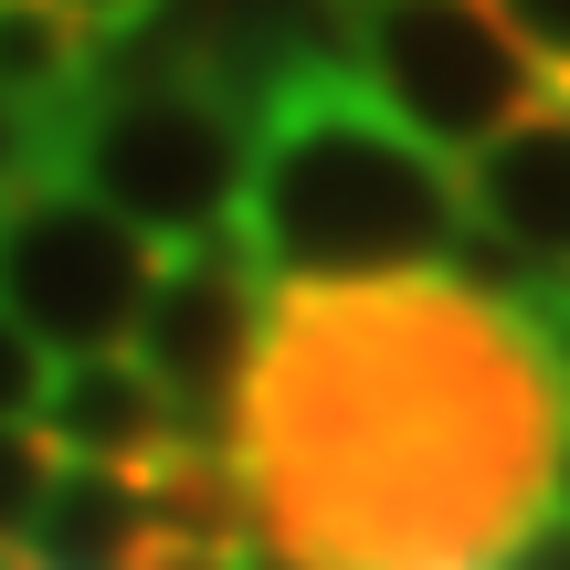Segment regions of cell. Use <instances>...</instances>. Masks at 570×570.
<instances>
[{"instance_id": "6da1fadb", "label": "cell", "mask_w": 570, "mask_h": 570, "mask_svg": "<svg viewBox=\"0 0 570 570\" xmlns=\"http://www.w3.org/2000/svg\"><path fill=\"white\" fill-rule=\"evenodd\" d=\"M570 348L465 275L275 285L233 465L275 570H508L560 508Z\"/></svg>"}, {"instance_id": "7a4b0ae2", "label": "cell", "mask_w": 570, "mask_h": 570, "mask_svg": "<svg viewBox=\"0 0 570 570\" xmlns=\"http://www.w3.org/2000/svg\"><path fill=\"white\" fill-rule=\"evenodd\" d=\"M465 244V169L423 148L360 75H317L254 117L244 254L265 265V285L454 275Z\"/></svg>"}, {"instance_id": "3957f363", "label": "cell", "mask_w": 570, "mask_h": 570, "mask_svg": "<svg viewBox=\"0 0 570 570\" xmlns=\"http://www.w3.org/2000/svg\"><path fill=\"white\" fill-rule=\"evenodd\" d=\"M21 159H42L63 190H85L148 254H202L244 233L254 117L190 75H138V63L96 53V85L63 117H42L21 138Z\"/></svg>"}, {"instance_id": "277c9868", "label": "cell", "mask_w": 570, "mask_h": 570, "mask_svg": "<svg viewBox=\"0 0 570 570\" xmlns=\"http://www.w3.org/2000/svg\"><path fill=\"white\" fill-rule=\"evenodd\" d=\"M148 285H159V254L127 223H106L42 159H0V317L53 370L63 360H117Z\"/></svg>"}, {"instance_id": "5b68a950", "label": "cell", "mask_w": 570, "mask_h": 570, "mask_svg": "<svg viewBox=\"0 0 570 570\" xmlns=\"http://www.w3.org/2000/svg\"><path fill=\"white\" fill-rule=\"evenodd\" d=\"M348 53H360L370 96L454 169L487 138H508L518 117L560 106V85L529 63V42L487 0H348Z\"/></svg>"}, {"instance_id": "8992f818", "label": "cell", "mask_w": 570, "mask_h": 570, "mask_svg": "<svg viewBox=\"0 0 570 570\" xmlns=\"http://www.w3.org/2000/svg\"><path fill=\"white\" fill-rule=\"evenodd\" d=\"M265 317H275V285L244 254V233L202 244V254H159V285H148L138 327H127V360L169 391L190 444H233V402L254 381Z\"/></svg>"}, {"instance_id": "52a82bcc", "label": "cell", "mask_w": 570, "mask_h": 570, "mask_svg": "<svg viewBox=\"0 0 570 570\" xmlns=\"http://www.w3.org/2000/svg\"><path fill=\"white\" fill-rule=\"evenodd\" d=\"M106 63L138 75H190L212 96H233L244 117H265L275 96L317 75H360L348 53V0H159L138 32H106Z\"/></svg>"}, {"instance_id": "ba28073f", "label": "cell", "mask_w": 570, "mask_h": 570, "mask_svg": "<svg viewBox=\"0 0 570 570\" xmlns=\"http://www.w3.org/2000/svg\"><path fill=\"white\" fill-rule=\"evenodd\" d=\"M465 223L529 285H570V96L465 159Z\"/></svg>"}, {"instance_id": "9c48e42d", "label": "cell", "mask_w": 570, "mask_h": 570, "mask_svg": "<svg viewBox=\"0 0 570 570\" xmlns=\"http://www.w3.org/2000/svg\"><path fill=\"white\" fill-rule=\"evenodd\" d=\"M42 444L63 454V465H117V475H148L159 454H180V412H169V391L148 381L138 360H63L53 391H42Z\"/></svg>"}, {"instance_id": "30bf717a", "label": "cell", "mask_w": 570, "mask_h": 570, "mask_svg": "<svg viewBox=\"0 0 570 570\" xmlns=\"http://www.w3.org/2000/svg\"><path fill=\"white\" fill-rule=\"evenodd\" d=\"M138 550H148L138 475H117V465H53V497H42L32 539H21V570H138Z\"/></svg>"}, {"instance_id": "8fae6325", "label": "cell", "mask_w": 570, "mask_h": 570, "mask_svg": "<svg viewBox=\"0 0 570 570\" xmlns=\"http://www.w3.org/2000/svg\"><path fill=\"white\" fill-rule=\"evenodd\" d=\"M85 85H96V32H85L63 0H0V117L32 138Z\"/></svg>"}, {"instance_id": "7c38bea8", "label": "cell", "mask_w": 570, "mask_h": 570, "mask_svg": "<svg viewBox=\"0 0 570 570\" xmlns=\"http://www.w3.org/2000/svg\"><path fill=\"white\" fill-rule=\"evenodd\" d=\"M53 465L63 454L42 444L32 423H0V560L32 539V518H42V497H53Z\"/></svg>"}, {"instance_id": "4fadbf2b", "label": "cell", "mask_w": 570, "mask_h": 570, "mask_svg": "<svg viewBox=\"0 0 570 570\" xmlns=\"http://www.w3.org/2000/svg\"><path fill=\"white\" fill-rule=\"evenodd\" d=\"M487 11L508 21L518 42H529V63H539V75H550L560 96H570V0H487Z\"/></svg>"}, {"instance_id": "5bb4252c", "label": "cell", "mask_w": 570, "mask_h": 570, "mask_svg": "<svg viewBox=\"0 0 570 570\" xmlns=\"http://www.w3.org/2000/svg\"><path fill=\"white\" fill-rule=\"evenodd\" d=\"M42 391H53V360L0 317V423H42Z\"/></svg>"}, {"instance_id": "9a60e30c", "label": "cell", "mask_w": 570, "mask_h": 570, "mask_svg": "<svg viewBox=\"0 0 570 570\" xmlns=\"http://www.w3.org/2000/svg\"><path fill=\"white\" fill-rule=\"evenodd\" d=\"M138 570H265V550H180V539H148Z\"/></svg>"}, {"instance_id": "2e32d148", "label": "cell", "mask_w": 570, "mask_h": 570, "mask_svg": "<svg viewBox=\"0 0 570 570\" xmlns=\"http://www.w3.org/2000/svg\"><path fill=\"white\" fill-rule=\"evenodd\" d=\"M63 11H75V21H85V32H96V42H106V32H138V21H148V11H159V0H63Z\"/></svg>"}, {"instance_id": "e0dca14e", "label": "cell", "mask_w": 570, "mask_h": 570, "mask_svg": "<svg viewBox=\"0 0 570 570\" xmlns=\"http://www.w3.org/2000/svg\"><path fill=\"white\" fill-rule=\"evenodd\" d=\"M0 570H21V550H11V560H0Z\"/></svg>"}]
</instances>
